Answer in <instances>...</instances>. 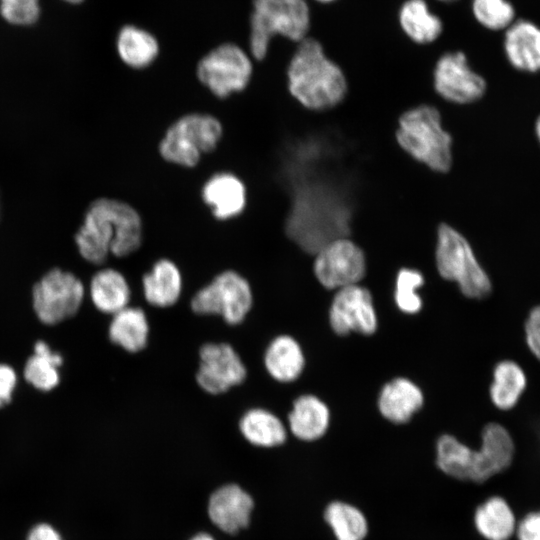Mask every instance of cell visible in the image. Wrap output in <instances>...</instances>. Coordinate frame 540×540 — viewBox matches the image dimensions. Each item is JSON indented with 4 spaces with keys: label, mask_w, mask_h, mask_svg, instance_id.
Listing matches in <instances>:
<instances>
[{
    "label": "cell",
    "mask_w": 540,
    "mask_h": 540,
    "mask_svg": "<svg viewBox=\"0 0 540 540\" xmlns=\"http://www.w3.org/2000/svg\"><path fill=\"white\" fill-rule=\"evenodd\" d=\"M515 531L518 540H540V510L525 515Z\"/></svg>",
    "instance_id": "cell-37"
},
{
    "label": "cell",
    "mask_w": 540,
    "mask_h": 540,
    "mask_svg": "<svg viewBox=\"0 0 540 540\" xmlns=\"http://www.w3.org/2000/svg\"><path fill=\"white\" fill-rule=\"evenodd\" d=\"M201 198L214 218L224 221L239 216L247 205V189L231 172H218L209 177L201 189Z\"/></svg>",
    "instance_id": "cell-17"
},
{
    "label": "cell",
    "mask_w": 540,
    "mask_h": 540,
    "mask_svg": "<svg viewBox=\"0 0 540 540\" xmlns=\"http://www.w3.org/2000/svg\"><path fill=\"white\" fill-rule=\"evenodd\" d=\"M89 296L97 310L112 316L129 306L131 290L120 271L107 267L92 276Z\"/></svg>",
    "instance_id": "cell-22"
},
{
    "label": "cell",
    "mask_w": 540,
    "mask_h": 540,
    "mask_svg": "<svg viewBox=\"0 0 540 540\" xmlns=\"http://www.w3.org/2000/svg\"><path fill=\"white\" fill-rule=\"evenodd\" d=\"M116 50L125 65L133 69H144L158 57L159 43L155 36L145 29L126 25L117 34Z\"/></svg>",
    "instance_id": "cell-26"
},
{
    "label": "cell",
    "mask_w": 540,
    "mask_h": 540,
    "mask_svg": "<svg viewBox=\"0 0 540 540\" xmlns=\"http://www.w3.org/2000/svg\"><path fill=\"white\" fill-rule=\"evenodd\" d=\"M190 540H214V538L211 535L202 532V533L196 534Z\"/></svg>",
    "instance_id": "cell-39"
},
{
    "label": "cell",
    "mask_w": 540,
    "mask_h": 540,
    "mask_svg": "<svg viewBox=\"0 0 540 540\" xmlns=\"http://www.w3.org/2000/svg\"><path fill=\"white\" fill-rule=\"evenodd\" d=\"M424 396L420 388L406 378H395L380 391L378 408L388 421L395 424L408 422L421 409Z\"/></svg>",
    "instance_id": "cell-19"
},
{
    "label": "cell",
    "mask_w": 540,
    "mask_h": 540,
    "mask_svg": "<svg viewBox=\"0 0 540 540\" xmlns=\"http://www.w3.org/2000/svg\"><path fill=\"white\" fill-rule=\"evenodd\" d=\"M253 507V499L246 491L236 484H227L211 494L208 515L220 530L235 534L248 526Z\"/></svg>",
    "instance_id": "cell-16"
},
{
    "label": "cell",
    "mask_w": 540,
    "mask_h": 540,
    "mask_svg": "<svg viewBox=\"0 0 540 540\" xmlns=\"http://www.w3.org/2000/svg\"><path fill=\"white\" fill-rule=\"evenodd\" d=\"M437 1L444 2V3H451V2H455L457 0H437Z\"/></svg>",
    "instance_id": "cell-43"
},
{
    "label": "cell",
    "mask_w": 540,
    "mask_h": 540,
    "mask_svg": "<svg viewBox=\"0 0 540 540\" xmlns=\"http://www.w3.org/2000/svg\"><path fill=\"white\" fill-rule=\"evenodd\" d=\"M252 74L250 56L233 43H224L210 50L196 67L200 83L220 99L245 90Z\"/></svg>",
    "instance_id": "cell-10"
},
{
    "label": "cell",
    "mask_w": 540,
    "mask_h": 540,
    "mask_svg": "<svg viewBox=\"0 0 540 540\" xmlns=\"http://www.w3.org/2000/svg\"><path fill=\"white\" fill-rule=\"evenodd\" d=\"M315 277L326 289H341L358 284L366 272L362 249L347 237L338 238L315 254Z\"/></svg>",
    "instance_id": "cell-12"
},
{
    "label": "cell",
    "mask_w": 540,
    "mask_h": 540,
    "mask_svg": "<svg viewBox=\"0 0 540 540\" xmlns=\"http://www.w3.org/2000/svg\"><path fill=\"white\" fill-rule=\"evenodd\" d=\"M317 2H320V3H331V2H334L336 0H315Z\"/></svg>",
    "instance_id": "cell-42"
},
{
    "label": "cell",
    "mask_w": 540,
    "mask_h": 540,
    "mask_svg": "<svg viewBox=\"0 0 540 540\" xmlns=\"http://www.w3.org/2000/svg\"><path fill=\"white\" fill-rule=\"evenodd\" d=\"M2 17L13 25H31L40 14L39 0H0Z\"/></svg>",
    "instance_id": "cell-34"
},
{
    "label": "cell",
    "mask_w": 540,
    "mask_h": 540,
    "mask_svg": "<svg viewBox=\"0 0 540 540\" xmlns=\"http://www.w3.org/2000/svg\"><path fill=\"white\" fill-rule=\"evenodd\" d=\"M247 368L240 355L228 343H206L199 349L198 386L208 394L219 395L242 384Z\"/></svg>",
    "instance_id": "cell-13"
},
{
    "label": "cell",
    "mask_w": 540,
    "mask_h": 540,
    "mask_svg": "<svg viewBox=\"0 0 540 540\" xmlns=\"http://www.w3.org/2000/svg\"><path fill=\"white\" fill-rule=\"evenodd\" d=\"M514 454L511 434L496 422L484 426L479 449L470 448L448 434L440 436L436 443L438 468L455 479L475 483H482L506 470Z\"/></svg>",
    "instance_id": "cell-3"
},
{
    "label": "cell",
    "mask_w": 540,
    "mask_h": 540,
    "mask_svg": "<svg viewBox=\"0 0 540 540\" xmlns=\"http://www.w3.org/2000/svg\"><path fill=\"white\" fill-rule=\"evenodd\" d=\"M535 134L540 143V115L537 117L535 121Z\"/></svg>",
    "instance_id": "cell-40"
},
{
    "label": "cell",
    "mask_w": 540,
    "mask_h": 540,
    "mask_svg": "<svg viewBox=\"0 0 540 540\" xmlns=\"http://www.w3.org/2000/svg\"><path fill=\"white\" fill-rule=\"evenodd\" d=\"M524 337L529 351L540 361V304L528 312L524 323Z\"/></svg>",
    "instance_id": "cell-35"
},
{
    "label": "cell",
    "mask_w": 540,
    "mask_h": 540,
    "mask_svg": "<svg viewBox=\"0 0 540 540\" xmlns=\"http://www.w3.org/2000/svg\"><path fill=\"white\" fill-rule=\"evenodd\" d=\"M527 388V376L515 361L505 359L495 364L489 388L492 404L501 411L513 409Z\"/></svg>",
    "instance_id": "cell-25"
},
{
    "label": "cell",
    "mask_w": 540,
    "mask_h": 540,
    "mask_svg": "<svg viewBox=\"0 0 540 540\" xmlns=\"http://www.w3.org/2000/svg\"><path fill=\"white\" fill-rule=\"evenodd\" d=\"M324 518L336 540H363L368 533L365 515L349 503L331 502L325 509Z\"/></svg>",
    "instance_id": "cell-31"
},
{
    "label": "cell",
    "mask_w": 540,
    "mask_h": 540,
    "mask_svg": "<svg viewBox=\"0 0 540 540\" xmlns=\"http://www.w3.org/2000/svg\"><path fill=\"white\" fill-rule=\"evenodd\" d=\"M424 283L423 275L416 269L402 268L396 277L395 303L404 313L415 314L422 307L417 289Z\"/></svg>",
    "instance_id": "cell-33"
},
{
    "label": "cell",
    "mask_w": 540,
    "mask_h": 540,
    "mask_svg": "<svg viewBox=\"0 0 540 540\" xmlns=\"http://www.w3.org/2000/svg\"><path fill=\"white\" fill-rule=\"evenodd\" d=\"M63 363L62 356L54 352L47 343L38 341L34 352L25 363L23 374L25 380L35 389L48 392L60 383L59 368Z\"/></svg>",
    "instance_id": "cell-30"
},
{
    "label": "cell",
    "mask_w": 540,
    "mask_h": 540,
    "mask_svg": "<svg viewBox=\"0 0 540 540\" xmlns=\"http://www.w3.org/2000/svg\"><path fill=\"white\" fill-rule=\"evenodd\" d=\"M309 29L310 10L305 0H254L250 15V54L262 60L275 35L301 42Z\"/></svg>",
    "instance_id": "cell-6"
},
{
    "label": "cell",
    "mask_w": 540,
    "mask_h": 540,
    "mask_svg": "<svg viewBox=\"0 0 540 540\" xmlns=\"http://www.w3.org/2000/svg\"><path fill=\"white\" fill-rule=\"evenodd\" d=\"M330 412L327 405L311 394L299 396L288 415L291 433L302 441H314L327 431Z\"/></svg>",
    "instance_id": "cell-21"
},
{
    "label": "cell",
    "mask_w": 540,
    "mask_h": 540,
    "mask_svg": "<svg viewBox=\"0 0 540 540\" xmlns=\"http://www.w3.org/2000/svg\"><path fill=\"white\" fill-rule=\"evenodd\" d=\"M478 533L486 540H508L516 530L514 513L505 499L488 498L474 513Z\"/></svg>",
    "instance_id": "cell-28"
},
{
    "label": "cell",
    "mask_w": 540,
    "mask_h": 540,
    "mask_svg": "<svg viewBox=\"0 0 540 540\" xmlns=\"http://www.w3.org/2000/svg\"><path fill=\"white\" fill-rule=\"evenodd\" d=\"M83 282L72 272L53 268L32 289L33 310L45 325H56L75 316L85 298Z\"/></svg>",
    "instance_id": "cell-11"
},
{
    "label": "cell",
    "mask_w": 540,
    "mask_h": 540,
    "mask_svg": "<svg viewBox=\"0 0 540 540\" xmlns=\"http://www.w3.org/2000/svg\"><path fill=\"white\" fill-rule=\"evenodd\" d=\"M17 381L15 370L8 364L0 363V408L11 402Z\"/></svg>",
    "instance_id": "cell-36"
},
{
    "label": "cell",
    "mask_w": 540,
    "mask_h": 540,
    "mask_svg": "<svg viewBox=\"0 0 540 540\" xmlns=\"http://www.w3.org/2000/svg\"><path fill=\"white\" fill-rule=\"evenodd\" d=\"M149 332L146 313L132 306L112 315L108 327L110 341L129 353H138L147 346Z\"/></svg>",
    "instance_id": "cell-24"
},
{
    "label": "cell",
    "mask_w": 540,
    "mask_h": 540,
    "mask_svg": "<svg viewBox=\"0 0 540 540\" xmlns=\"http://www.w3.org/2000/svg\"><path fill=\"white\" fill-rule=\"evenodd\" d=\"M333 159L322 158L306 164L305 182L299 188L288 221L289 237L305 252L321 248L350 231L352 206L345 185L332 170Z\"/></svg>",
    "instance_id": "cell-1"
},
{
    "label": "cell",
    "mask_w": 540,
    "mask_h": 540,
    "mask_svg": "<svg viewBox=\"0 0 540 540\" xmlns=\"http://www.w3.org/2000/svg\"><path fill=\"white\" fill-rule=\"evenodd\" d=\"M239 430L249 443L264 448L279 446L287 437L283 422L264 408L247 410L239 420Z\"/></svg>",
    "instance_id": "cell-27"
},
{
    "label": "cell",
    "mask_w": 540,
    "mask_h": 540,
    "mask_svg": "<svg viewBox=\"0 0 540 540\" xmlns=\"http://www.w3.org/2000/svg\"><path fill=\"white\" fill-rule=\"evenodd\" d=\"M223 132L222 123L215 116L200 112L187 113L167 128L158 151L168 163L193 168L203 154L217 148Z\"/></svg>",
    "instance_id": "cell-7"
},
{
    "label": "cell",
    "mask_w": 540,
    "mask_h": 540,
    "mask_svg": "<svg viewBox=\"0 0 540 540\" xmlns=\"http://www.w3.org/2000/svg\"><path fill=\"white\" fill-rule=\"evenodd\" d=\"M287 84L302 106L316 111L335 107L347 92L341 68L326 56L321 43L310 37L299 42L289 62Z\"/></svg>",
    "instance_id": "cell-4"
},
{
    "label": "cell",
    "mask_w": 540,
    "mask_h": 540,
    "mask_svg": "<svg viewBox=\"0 0 540 540\" xmlns=\"http://www.w3.org/2000/svg\"><path fill=\"white\" fill-rule=\"evenodd\" d=\"M143 241V222L138 211L125 201L100 197L87 207L74 235L80 256L102 265L109 255L122 258L136 252Z\"/></svg>",
    "instance_id": "cell-2"
},
{
    "label": "cell",
    "mask_w": 540,
    "mask_h": 540,
    "mask_svg": "<svg viewBox=\"0 0 540 540\" xmlns=\"http://www.w3.org/2000/svg\"><path fill=\"white\" fill-rule=\"evenodd\" d=\"M436 267L442 278L458 284L470 299L482 300L492 292V282L467 239L448 224L437 230Z\"/></svg>",
    "instance_id": "cell-8"
},
{
    "label": "cell",
    "mask_w": 540,
    "mask_h": 540,
    "mask_svg": "<svg viewBox=\"0 0 540 540\" xmlns=\"http://www.w3.org/2000/svg\"><path fill=\"white\" fill-rule=\"evenodd\" d=\"M472 13L485 28L506 30L515 20V10L508 0H472Z\"/></svg>",
    "instance_id": "cell-32"
},
{
    "label": "cell",
    "mask_w": 540,
    "mask_h": 540,
    "mask_svg": "<svg viewBox=\"0 0 540 540\" xmlns=\"http://www.w3.org/2000/svg\"><path fill=\"white\" fill-rule=\"evenodd\" d=\"M398 18L404 33L418 44L435 41L443 30L441 19L425 0H406L400 7Z\"/></svg>",
    "instance_id": "cell-29"
},
{
    "label": "cell",
    "mask_w": 540,
    "mask_h": 540,
    "mask_svg": "<svg viewBox=\"0 0 540 540\" xmlns=\"http://www.w3.org/2000/svg\"><path fill=\"white\" fill-rule=\"evenodd\" d=\"M146 301L158 308L173 306L179 300L183 278L180 269L170 259L157 260L142 278Z\"/></svg>",
    "instance_id": "cell-20"
},
{
    "label": "cell",
    "mask_w": 540,
    "mask_h": 540,
    "mask_svg": "<svg viewBox=\"0 0 540 540\" xmlns=\"http://www.w3.org/2000/svg\"><path fill=\"white\" fill-rule=\"evenodd\" d=\"M63 1H66V2H68V3L76 4V3L82 2L83 0H63Z\"/></svg>",
    "instance_id": "cell-41"
},
{
    "label": "cell",
    "mask_w": 540,
    "mask_h": 540,
    "mask_svg": "<svg viewBox=\"0 0 540 540\" xmlns=\"http://www.w3.org/2000/svg\"><path fill=\"white\" fill-rule=\"evenodd\" d=\"M26 540H63V538L51 524L41 522L28 531Z\"/></svg>",
    "instance_id": "cell-38"
},
{
    "label": "cell",
    "mask_w": 540,
    "mask_h": 540,
    "mask_svg": "<svg viewBox=\"0 0 540 540\" xmlns=\"http://www.w3.org/2000/svg\"><path fill=\"white\" fill-rule=\"evenodd\" d=\"M253 305V293L246 278L234 270L216 275L191 299V309L199 315H219L229 325L244 321Z\"/></svg>",
    "instance_id": "cell-9"
},
{
    "label": "cell",
    "mask_w": 540,
    "mask_h": 540,
    "mask_svg": "<svg viewBox=\"0 0 540 540\" xmlns=\"http://www.w3.org/2000/svg\"><path fill=\"white\" fill-rule=\"evenodd\" d=\"M264 366L268 374L278 382L295 381L305 366L301 346L289 335L275 337L265 350Z\"/></svg>",
    "instance_id": "cell-23"
},
{
    "label": "cell",
    "mask_w": 540,
    "mask_h": 540,
    "mask_svg": "<svg viewBox=\"0 0 540 540\" xmlns=\"http://www.w3.org/2000/svg\"><path fill=\"white\" fill-rule=\"evenodd\" d=\"M433 78L436 92L453 103H473L486 92L485 79L469 66L466 55L460 51L443 54L435 65Z\"/></svg>",
    "instance_id": "cell-14"
},
{
    "label": "cell",
    "mask_w": 540,
    "mask_h": 540,
    "mask_svg": "<svg viewBox=\"0 0 540 540\" xmlns=\"http://www.w3.org/2000/svg\"><path fill=\"white\" fill-rule=\"evenodd\" d=\"M396 139L403 150L431 170L447 172L451 168L452 137L435 107L424 104L403 113Z\"/></svg>",
    "instance_id": "cell-5"
},
{
    "label": "cell",
    "mask_w": 540,
    "mask_h": 540,
    "mask_svg": "<svg viewBox=\"0 0 540 540\" xmlns=\"http://www.w3.org/2000/svg\"><path fill=\"white\" fill-rule=\"evenodd\" d=\"M329 322L340 336L351 332L373 334L378 321L370 291L359 284L338 289L330 306Z\"/></svg>",
    "instance_id": "cell-15"
},
{
    "label": "cell",
    "mask_w": 540,
    "mask_h": 540,
    "mask_svg": "<svg viewBox=\"0 0 540 540\" xmlns=\"http://www.w3.org/2000/svg\"><path fill=\"white\" fill-rule=\"evenodd\" d=\"M504 52L510 65L526 73L540 71V27L528 20L514 21L505 31Z\"/></svg>",
    "instance_id": "cell-18"
}]
</instances>
